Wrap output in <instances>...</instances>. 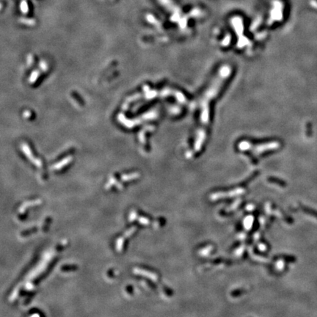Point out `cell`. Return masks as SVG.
I'll use <instances>...</instances> for the list:
<instances>
[{
    "label": "cell",
    "mask_w": 317,
    "mask_h": 317,
    "mask_svg": "<svg viewBox=\"0 0 317 317\" xmlns=\"http://www.w3.org/2000/svg\"><path fill=\"white\" fill-rule=\"evenodd\" d=\"M231 74V69L228 66H224L219 71L218 74L213 79L212 82L209 84L204 95L201 97L199 102L200 108V125L199 129L196 134L195 149H201L205 135L206 134V127L209 124V104L211 100H213L218 95L222 89L225 82H226Z\"/></svg>",
    "instance_id": "6da1fadb"
}]
</instances>
